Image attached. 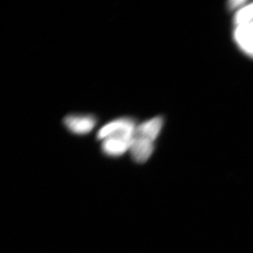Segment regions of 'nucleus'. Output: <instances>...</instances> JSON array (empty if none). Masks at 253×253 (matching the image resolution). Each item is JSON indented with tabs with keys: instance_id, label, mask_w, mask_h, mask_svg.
Segmentation results:
<instances>
[{
	"instance_id": "7",
	"label": "nucleus",
	"mask_w": 253,
	"mask_h": 253,
	"mask_svg": "<svg viewBox=\"0 0 253 253\" xmlns=\"http://www.w3.org/2000/svg\"><path fill=\"white\" fill-rule=\"evenodd\" d=\"M245 2H246L245 1H231V3L230 2V6L231 7L236 8V6H239L240 5L244 4Z\"/></svg>"
},
{
	"instance_id": "2",
	"label": "nucleus",
	"mask_w": 253,
	"mask_h": 253,
	"mask_svg": "<svg viewBox=\"0 0 253 253\" xmlns=\"http://www.w3.org/2000/svg\"><path fill=\"white\" fill-rule=\"evenodd\" d=\"M68 130L78 135L89 134L96 124V118L91 115H69L63 119Z\"/></svg>"
},
{
	"instance_id": "1",
	"label": "nucleus",
	"mask_w": 253,
	"mask_h": 253,
	"mask_svg": "<svg viewBox=\"0 0 253 253\" xmlns=\"http://www.w3.org/2000/svg\"><path fill=\"white\" fill-rule=\"evenodd\" d=\"M136 126L130 118L114 120L103 126L97 133V139L102 140L103 152L111 157H118L129 151Z\"/></svg>"
},
{
	"instance_id": "6",
	"label": "nucleus",
	"mask_w": 253,
	"mask_h": 253,
	"mask_svg": "<svg viewBox=\"0 0 253 253\" xmlns=\"http://www.w3.org/2000/svg\"><path fill=\"white\" fill-rule=\"evenodd\" d=\"M253 19V3L244 6L238 11L236 15L235 21L238 26L252 22Z\"/></svg>"
},
{
	"instance_id": "4",
	"label": "nucleus",
	"mask_w": 253,
	"mask_h": 253,
	"mask_svg": "<svg viewBox=\"0 0 253 253\" xmlns=\"http://www.w3.org/2000/svg\"><path fill=\"white\" fill-rule=\"evenodd\" d=\"M235 38L241 49L253 56V21L238 26L235 32Z\"/></svg>"
},
{
	"instance_id": "3",
	"label": "nucleus",
	"mask_w": 253,
	"mask_h": 253,
	"mask_svg": "<svg viewBox=\"0 0 253 253\" xmlns=\"http://www.w3.org/2000/svg\"><path fill=\"white\" fill-rule=\"evenodd\" d=\"M154 149V141L144 136L138 135L134 133L129 152L131 158L135 162L143 163L146 162L151 155Z\"/></svg>"
},
{
	"instance_id": "5",
	"label": "nucleus",
	"mask_w": 253,
	"mask_h": 253,
	"mask_svg": "<svg viewBox=\"0 0 253 253\" xmlns=\"http://www.w3.org/2000/svg\"><path fill=\"white\" fill-rule=\"evenodd\" d=\"M163 126V120L161 117H156L150 119L136 126L135 131L138 135L146 136L151 140L157 139Z\"/></svg>"
}]
</instances>
